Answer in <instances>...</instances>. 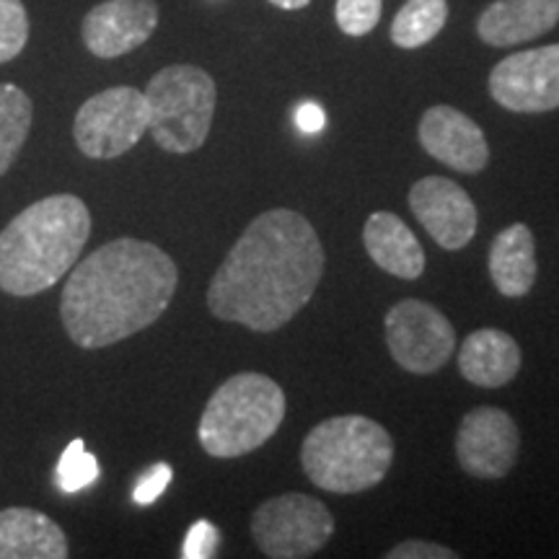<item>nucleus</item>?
<instances>
[{
    "label": "nucleus",
    "instance_id": "obj_1",
    "mask_svg": "<svg viewBox=\"0 0 559 559\" xmlns=\"http://www.w3.org/2000/svg\"><path fill=\"white\" fill-rule=\"evenodd\" d=\"M324 247L304 215H257L207 285L213 317L251 332H277L306 309L324 277Z\"/></svg>",
    "mask_w": 559,
    "mask_h": 559
},
{
    "label": "nucleus",
    "instance_id": "obj_2",
    "mask_svg": "<svg viewBox=\"0 0 559 559\" xmlns=\"http://www.w3.org/2000/svg\"><path fill=\"white\" fill-rule=\"evenodd\" d=\"M179 285L177 264L164 249L140 239H115L75 262L60 298L68 337L102 349L156 324Z\"/></svg>",
    "mask_w": 559,
    "mask_h": 559
},
{
    "label": "nucleus",
    "instance_id": "obj_3",
    "mask_svg": "<svg viewBox=\"0 0 559 559\" xmlns=\"http://www.w3.org/2000/svg\"><path fill=\"white\" fill-rule=\"evenodd\" d=\"M91 213L75 194L34 202L0 230V290L29 298L50 290L81 260Z\"/></svg>",
    "mask_w": 559,
    "mask_h": 559
},
{
    "label": "nucleus",
    "instance_id": "obj_4",
    "mask_svg": "<svg viewBox=\"0 0 559 559\" xmlns=\"http://www.w3.org/2000/svg\"><path fill=\"white\" fill-rule=\"evenodd\" d=\"M394 464V440L376 419L340 415L311 428L300 445V466L324 492L355 495L379 487Z\"/></svg>",
    "mask_w": 559,
    "mask_h": 559
},
{
    "label": "nucleus",
    "instance_id": "obj_5",
    "mask_svg": "<svg viewBox=\"0 0 559 559\" xmlns=\"http://www.w3.org/2000/svg\"><path fill=\"white\" fill-rule=\"evenodd\" d=\"M285 391L264 373H236L205 404L198 438L213 459H239L262 449L285 419Z\"/></svg>",
    "mask_w": 559,
    "mask_h": 559
},
{
    "label": "nucleus",
    "instance_id": "obj_6",
    "mask_svg": "<svg viewBox=\"0 0 559 559\" xmlns=\"http://www.w3.org/2000/svg\"><path fill=\"white\" fill-rule=\"evenodd\" d=\"M143 94L151 109L148 130L160 151L187 156L205 145L218 102V88L207 70L169 66L153 75Z\"/></svg>",
    "mask_w": 559,
    "mask_h": 559
},
{
    "label": "nucleus",
    "instance_id": "obj_7",
    "mask_svg": "<svg viewBox=\"0 0 559 559\" xmlns=\"http://www.w3.org/2000/svg\"><path fill=\"white\" fill-rule=\"evenodd\" d=\"M334 534V515L324 502L304 492L264 500L251 515V536L264 557H313Z\"/></svg>",
    "mask_w": 559,
    "mask_h": 559
},
{
    "label": "nucleus",
    "instance_id": "obj_8",
    "mask_svg": "<svg viewBox=\"0 0 559 559\" xmlns=\"http://www.w3.org/2000/svg\"><path fill=\"white\" fill-rule=\"evenodd\" d=\"M151 109L143 91L115 86L81 104L73 122V140L88 158H120L148 132Z\"/></svg>",
    "mask_w": 559,
    "mask_h": 559
},
{
    "label": "nucleus",
    "instance_id": "obj_9",
    "mask_svg": "<svg viewBox=\"0 0 559 559\" xmlns=\"http://www.w3.org/2000/svg\"><path fill=\"white\" fill-rule=\"evenodd\" d=\"M383 330L391 358L415 376L436 373L456 349V330L428 300L407 298L394 304L383 319Z\"/></svg>",
    "mask_w": 559,
    "mask_h": 559
},
{
    "label": "nucleus",
    "instance_id": "obj_10",
    "mask_svg": "<svg viewBox=\"0 0 559 559\" xmlns=\"http://www.w3.org/2000/svg\"><path fill=\"white\" fill-rule=\"evenodd\" d=\"M489 96L515 115H544L559 109V45L508 55L492 68Z\"/></svg>",
    "mask_w": 559,
    "mask_h": 559
},
{
    "label": "nucleus",
    "instance_id": "obj_11",
    "mask_svg": "<svg viewBox=\"0 0 559 559\" xmlns=\"http://www.w3.org/2000/svg\"><path fill=\"white\" fill-rule=\"evenodd\" d=\"M521 451V432L515 419L500 407L466 412L456 432L459 466L469 477L502 479L513 472Z\"/></svg>",
    "mask_w": 559,
    "mask_h": 559
},
{
    "label": "nucleus",
    "instance_id": "obj_12",
    "mask_svg": "<svg viewBox=\"0 0 559 559\" xmlns=\"http://www.w3.org/2000/svg\"><path fill=\"white\" fill-rule=\"evenodd\" d=\"M409 210L430 239L445 251L469 247L477 236L479 213L469 192L445 177H425L412 185Z\"/></svg>",
    "mask_w": 559,
    "mask_h": 559
},
{
    "label": "nucleus",
    "instance_id": "obj_13",
    "mask_svg": "<svg viewBox=\"0 0 559 559\" xmlns=\"http://www.w3.org/2000/svg\"><path fill=\"white\" fill-rule=\"evenodd\" d=\"M156 26V0H104L86 13L81 37L91 55L111 60L143 47L153 37Z\"/></svg>",
    "mask_w": 559,
    "mask_h": 559
},
{
    "label": "nucleus",
    "instance_id": "obj_14",
    "mask_svg": "<svg viewBox=\"0 0 559 559\" xmlns=\"http://www.w3.org/2000/svg\"><path fill=\"white\" fill-rule=\"evenodd\" d=\"M417 138L425 153L459 174H479L489 164L485 132L464 111L438 104L423 115Z\"/></svg>",
    "mask_w": 559,
    "mask_h": 559
},
{
    "label": "nucleus",
    "instance_id": "obj_15",
    "mask_svg": "<svg viewBox=\"0 0 559 559\" xmlns=\"http://www.w3.org/2000/svg\"><path fill=\"white\" fill-rule=\"evenodd\" d=\"M559 24V0H495L477 19L479 39L489 47H515L539 39Z\"/></svg>",
    "mask_w": 559,
    "mask_h": 559
},
{
    "label": "nucleus",
    "instance_id": "obj_16",
    "mask_svg": "<svg viewBox=\"0 0 559 559\" xmlns=\"http://www.w3.org/2000/svg\"><path fill=\"white\" fill-rule=\"evenodd\" d=\"M362 247L376 267L400 280H419L425 272V249L400 215L379 210L362 226Z\"/></svg>",
    "mask_w": 559,
    "mask_h": 559
},
{
    "label": "nucleus",
    "instance_id": "obj_17",
    "mask_svg": "<svg viewBox=\"0 0 559 559\" xmlns=\"http://www.w3.org/2000/svg\"><path fill=\"white\" fill-rule=\"evenodd\" d=\"M519 342L502 330H477L461 342L459 370L466 381L481 389L508 386L521 370Z\"/></svg>",
    "mask_w": 559,
    "mask_h": 559
},
{
    "label": "nucleus",
    "instance_id": "obj_18",
    "mask_svg": "<svg viewBox=\"0 0 559 559\" xmlns=\"http://www.w3.org/2000/svg\"><path fill=\"white\" fill-rule=\"evenodd\" d=\"M62 528L34 508L0 510V559H66Z\"/></svg>",
    "mask_w": 559,
    "mask_h": 559
},
{
    "label": "nucleus",
    "instance_id": "obj_19",
    "mask_svg": "<svg viewBox=\"0 0 559 559\" xmlns=\"http://www.w3.org/2000/svg\"><path fill=\"white\" fill-rule=\"evenodd\" d=\"M489 277L506 298L528 296L536 283V241L526 223H513L500 230L498 239L489 247Z\"/></svg>",
    "mask_w": 559,
    "mask_h": 559
},
{
    "label": "nucleus",
    "instance_id": "obj_20",
    "mask_svg": "<svg viewBox=\"0 0 559 559\" xmlns=\"http://www.w3.org/2000/svg\"><path fill=\"white\" fill-rule=\"evenodd\" d=\"M449 0H407L391 24V41L402 50H417L443 32Z\"/></svg>",
    "mask_w": 559,
    "mask_h": 559
},
{
    "label": "nucleus",
    "instance_id": "obj_21",
    "mask_svg": "<svg viewBox=\"0 0 559 559\" xmlns=\"http://www.w3.org/2000/svg\"><path fill=\"white\" fill-rule=\"evenodd\" d=\"M34 120V104L26 91L0 83V177L11 169L24 148Z\"/></svg>",
    "mask_w": 559,
    "mask_h": 559
},
{
    "label": "nucleus",
    "instance_id": "obj_22",
    "mask_svg": "<svg viewBox=\"0 0 559 559\" xmlns=\"http://www.w3.org/2000/svg\"><path fill=\"white\" fill-rule=\"evenodd\" d=\"M55 479H58V487L62 492H79V489L94 485L99 479V461H96V456H91L81 438H75L62 451Z\"/></svg>",
    "mask_w": 559,
    "mask_h": 559
},
{
    "label": "nucleus",
    "instance_id": "obj_23",
    "mask_svg": "<svg viewBox=\"0 0 559 559\" xmlns=\"http://www.w3.org/2000/svg\"><path fill=\"white\" fill-rule=\"evenodd\" d=\"M29 41V16L21 0H0V62H9Z\"/></svg>",
    "mask_w": 559,
    "mask_h": 559
},
{
    "label": "nucleus",
    "instance_id": "obj_24",
    "mask_svg": "<svg viewBox=\"0 0 559 559\" xmlns=\"http://www.w3.org/2000/svg\"><path fill=\"white\" fill-rule=\"evenodd\" d=\"M334 19L347 37H366L379 26L381 0H337Z\"/></svg>",
    "mask_w": 559,
    "mask_h": 559
},
{
    "label": "nucleus",
    "instance_id": "obj_25",
    "mask_svg": "<svg viewBox=\"0 0 559 559\" xmlns=\"http://www.w3.org/2000/svg\"><path fill=\"white\" fill-rule=\"evenodd\" d=\"M218 528L213 526L210 521H198L192 523V528L187 531V539H185V549H181V557L185 559H207L215 557L218 551Z\"/></svg>",
    "mask_w": 559,
    "mask_h": 559
},
{
    "label": "nucleus",
    "instance_id": "obj_26",
    "mask_svg": "<svg viewBox=\"0 0 559 559\" xmlns=\"http://www.w3.org/2000/svg\"><path fill=\"white\" fill-rule=\"evenodd\" d=\"M171 477L174 472L169 464L151 466V469L138 479L135 489H132V502H135V506H151V502H156L160 495L166 492V487L171 485Z\"/></svg>",
    "mask_w": 559,
    "mask_h": 559
},
{
    "label": "nucleus",
    "instance_id": "obj_27",
    "mask_svg": "<svg viewBox=\"0 0 559 559\" xmlns=\"http://www.w3.org/2000/svg\"><path fill=\"white\" fill-rule=\"evenodd\" d=\"M459 555L436 542H402L386 551V559H456Z\"/></svg>",
    "mask_w": 559,
    "mask_h": 559
},
{
    "label": "nucleus",
    "instance_id": "obj_28",
    "mask_svg": "<svg viewBox=\"0 0 559 559\" xmlns=\"http://www.w3.org/2000/svg\"><path fill=\"white\" fill-rule=\"evenodd\" d=\"M324 109H321L317 102H304L296 109V124L304 135H317V132L324 130Z\"/></svg>",
    "mask_w": 559,
    "mask_h": 559
},
{
    "label": "nucleus",
    "instance_id": "obj_29",
    "mask_svg": "<svg viewBox=\"0 0 559 559\" xmlns=\"http://www.w3.org/2000/svg\"><path fill=\"white\" fill-rule=\"evenodd\" d=\"M270 3L277 5V9H283V11H300V9H306L311 0H270Z\"/></svg>",
    "mask_w": 559,
    "mask_h": 559
}]
</instances>
